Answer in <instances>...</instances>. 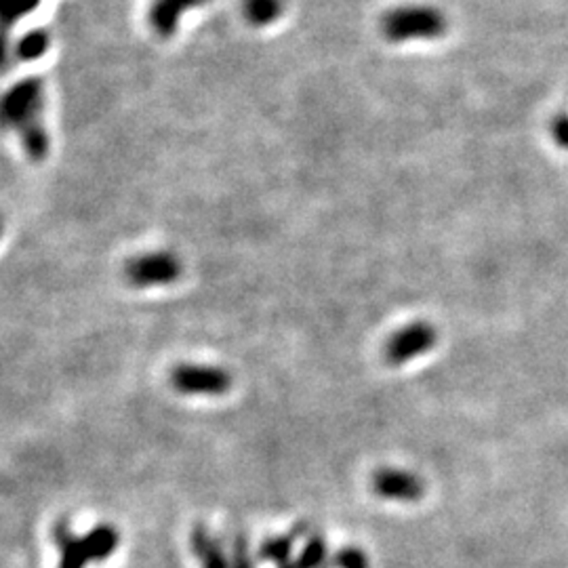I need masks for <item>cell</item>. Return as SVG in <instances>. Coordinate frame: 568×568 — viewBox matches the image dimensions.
<instances>
[{"instance_id":"6","label":"cell","mask_w":568,"mask_h":568,"mask_svg":"<svg viewBox=\"0 0 568 568\" xmlns=\"http://www.w3.org/2000/svg\"><path fill=\"white\" fill-rule=\"evenodd\" d=\"M371 486L382 499L402 503L419 501L425 493L424 480L417 473L394 470V467H383V470L375 472L371 478Z\"/></svg>"},{"instance_id":"21","label":"cell","mask_w":568,"mask_h":568,"mask_svg":"<svg viewBox=\"0 0 568 568\" xmlns=\"http://www.w3.org/2000/svg\"><path fill=\"white\" fill-rule=\"evenodd\" d=\"M3 230H4V224H3V215H0V236H3Z\"/></svg>"},{"instance_id":"9","label":"cell","mask_w":568,"mask_h":568,"mask_svg":"<svg viewBox=\"0 0 568 568\" xmlns=\"http://www.w3.org/2000/svg\"><path fill=\"white\" fill-rule=\"evenodd\" d=\"M53 541L60 547V566L57 568H85L91 562L83 537H76L68 523H57L53 526Z\"/></svg>"},{"instance_id":"16","label":"cell","mask_w":568,"mask_h":568,"mask_svg":"<svg viewBox=\"0 0 568 568\" xmlns=\"http://www.w3.org/2000/svg\"><path fill=\"white\" fill-rule=\"evenodd\" d=\"M43 0H0V23L4 26H13L23 17L34 13L40 7Z\"/></svg>"},{"instance_id":"19","label":"cell","mask_w":568,"mask_h":568,"mask_svg":"<svg viewBox=\"0 0 568 568\" xmlns=\"http://www.w3.org/2000/svg\"><path fill=\"white\" fill-rule=\"evenodd\" d=\"M9 26L0 23V74L7 72L11 62H15L13 57V40L9 37Z\"/></svg>"},{"instance_id":"3","label":"cell","mask_w":568,"mask_h":568,"mask_svg":"<svg viewBox=\"0 0 568 568\" xmlns=\"http://www.w3.org/2000/svg\"><path fill=\"white\" fill-rule=\"evenodd\" d=\"M125 280L135 289L150 286H167L177 283L184 274V263L169 251H152V253L135 255L125 263Z\"/></svg>"},{"instance_id":"10","label":"cell","mask_w":568,"mask_h":568,"mask_svg":"<svg viewBox=\"0 0 568 568\" xmlns=\"http://www.w3.org/2000/svg\"><path fill=\"white\" fill-rule=\"evenodd\" d=\"M306 524L295 526L291 532L286 535H278V537H268L266 541H261L259 549H257V558L261 562H272V564H284V562L291 560L292 556V547H295L297 539L306 535Z\"/></svg>"},{"instance_id":"20","label":"cell","mask_w":568,"mask_h":568,"mask_svg":"<svg viewBox=\"0 0 568 568\" xmlns=\"http://www.w3.org/2000/svg\"><path fill=\"white\" fill-rule=\"evenodd\" d=\"M552 137L560 148L568 150V116H558L552 122Z\"/></svg>"},{"instance_id":"11","label":"cell","mask_w":568,"mask_h":568,"mask_svg":"<svg viewBox=\"0 0 568 568\" xmlns=\"http://www.w3.org/2000/svg\"><path fill=\"white\" fill-rule=\"evenodd\" d=\"M91 562H103L119 549L120 532L112 524H97L83 537Z\"/></svg>"},{"instance_id":"5","label":"cell","mask_w":568,"mask_h":568,"mask_svg":"<svg viewBox=\"0 0 568 568\" xmlns=\"http://www.w3.org/2000/svg\"><path fill=\"white\" fill-rule=\"evenodd\" d=\"M436 329L427 322H413L394 333L385 343L383 356L390 365H404V362L417 358L436 345Z\"/></svg>"},{"instance_id":"13","label":"cell","mask_w":568,"mask_h":568,"mask_svg":"<svg viewBox=\"0 0 568 568\" xmlns=\"http://www.w3.org/2000/svg\"><path fill=\"white\" fill-rule=\"evenodd\" d=\"M283 11V0H243V17L255 28H266L280 20Z\"/></svg>"},{"instance_id":"4","label":"cell","mask_w":568,"mask_h":568,"mask_svg":"<svg viewBox=\"0 0 568 568\" xmlns=\"http://www.w3.org/2000/svg\"><path fill=\"white\" fill-rule=\"evenodd\" d=\"M171 388L185 396H224L232 390V373L209 365H177L169 375Z\"/></svg>"},{"instance_id":"22","label":"cell","mask_w":568,"mask_h":568,"mask_svg":"<svg viewBox=\"0 0 568 568\" xmlns=\"http://www.w3.org/2000/svg\"><path fill=\"white\" fill-rule=\"evenodd\" d=\"M320 568H333V566H331V562H329V564H325V566H320Z\"/></svg>"},{"instance_id":"12","label":"cell","mask_w":568,"mask_h":568,"mask_svg":"<svg viewBox=\"0 0 568 568\" xmlns=\"http://www.w3.org/2000/svg\"><path fill=\"white\" fill-rule=\"evenodd\" d=\"M51 49V37L43 28H32V30L23 32L20 38L13 43V57L15 62L21 63H34L49 53Z\"/></svg>"},{"instance_id":"18","label":"cell","mask_w":568,"mask_h":568,"mask_svg":"<svg viewBox=\"0 0 568 568\" xmlns=\"http://www.w3.org/2000/svg\"><path fill=\"white\" fill-rule=\"evenodd\" d=\"M333 568H371V562H368V556L362 552L360 547L348 546L342 547L339 552L331 558Z\"/></svg>"},{"instance_id":"1","label":"cell","mask_w":568,"mask_h":568,"mask_svg":"<svg viewBox=\"0 0 568 568\" xmlns=\"http://www.w3.org/2000/svg\"><path fill=\"white\" fill-rule=\"evenodd\" d=\"M45 83L38 76L17 80L0 95V128L20 135L43 122Z\"/></svg>"},{"instance_id":"8","label":"cell","mask_w":568,"mask_h":568,"mask_svg":"<svg viewBox=\"0 0 568 568\" xmlns=\"http://www.w3.org/2000/svg\"><path fill=\"white\" fill-rule=\"evenodd\" d=\"M190 546L198 562H201V568H232L230 556L226 554L224 543L218 537L210 535L207 526H194L190 535Z\"/></svg>"},{"instance_id":"14","label":"cell","mask_w":568,"mask_h":568,"mask_svg":"<svg viewBox=\"0 0 568 568\" xmlns=\"http://www.w3.org/2000/svg\"><path fill=\"white\" fill-rule=\"evenodd\" d=\"M326 558H329L326 539L322 535H309L306 539V547L301 549V554L276 568H320L326 564Z\"/></svg>"},{"instance_id":"17","label":"cell","mask_w":568,"mask_h":568,"mask_svg":"<svg viewBox=\"0 0 568 568\" xmlns=\"http://www.w3.org/2000/svg\"><path fill=\"white\" fill-rule=\"evenodd\" d=\"M230 566L232 568H255V560L251 556L249 537L244 532H236L230 546Z\"/></svg>"},{"instance_id":"15","label":"cell","mask_w":568,"mask_h":568,"mask_svg":"<svg viewBox=\"0 0 568 568\" xmlns=\"http://www.w3.org/2000/svg\"><path fill=\"white\" fill-rule=\"evenodd\" d=\"M17 137H20L21 148H23V152H26V156L30 158V161L40 162V161H45L46 154H49L51 139H49V133H46V128H45V122L26 128V131H21L20 135H17Z\"/></svg>"},{"instance_id":"7","label":"cell","mask_w":568,"mask_h":568,"mask_svg":"<svg viewBox=\"0 0 568 568\" xmlns=\"http://www.w3.org/2000/svg\"><path fill=\"white\" fill-rule=\"evenodd\" d=\"M207 3L209 0H150L145 20L158 38H173L179 30L181 17Z\"/></svg>"},{"instance_id":"2","label":"cell","mask_w":568,"mask_h":568,"mask_svg":"<svg viewBox=\"0 0 568 568\" xmlns=\"http://www.w3.org/2000/svg\"><path fill=\"white\" fill-rule=\"evenodd\" d=\"M383 37L391 43L411 38H436L447 32V20L432 7H400L390 11L382 21Z\"/></svg>"}]
</instances>
